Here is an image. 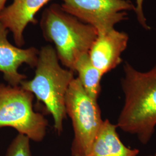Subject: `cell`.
<instances>
[{
  "label": "cell",
  "instance_id": "obj_1",
  "mask_svg": "<svg viewBox=\"0 0 156 156\" xmlns=\"http://www.w3.org/2000/svg\"><path fill=\"white\" fill-rule=\"evenodd\" d=\"M123 69L121 85L124 100L117 128L147 145L156 127V64L150 70L141 72L126 62Z\"/></svg>",
  "mask_w": 156,
  "mask_h": 156
},
{
  "label": "cell",
  "instance_id": "obj_2",
  "mask_svg": "<svg viewBox=\"0 0 156 156\" xmlns=\"http://www.w3.org/2000/svg\"><path fill=\"white\" fill-rule=\"evenodd\" d=\"M74 78V72L61 66L55 48L46 45L39 50L34 77L23 80L20 85L44 105L52 116L54 128L58 134L63 131L67 116L66 97Z\"/></svg>",
  "mask_w": 156,
  "mask_h": 156
},
{
  "label": "cell",
  "instance_id": "obj_3",
  "mask_svg": "<svg viewBox=\"0 0 156 156\" xmlns=\"http://www.w3.org/2000/svg\"><path fill=\"white\" fill-rule=\"evenodd\" d=\"M44 37L52 42L60 62L74 72L78 58L88 53L97 36L96 30L52 4L43 12L40 22Z\"/></svg>",
  "mask_w": 156,
  "mask_h": 156
},
{
  "label": "cell",
  "instance_id": "obj_4",
  "mask_svg": "<svg viewBox=\"0 0 156 156\" xmlns=\"http://www.w3.org/2000/svg\"><path fill=\"white\" fill-rule=\"evenodd\" d=\"M34 98L20 86L0 84V128L12 127L34 142L43 140L48 121L34 110Z\"/></svg>",
  "mask_w": 156,
  "mask_h": 156
},
{
  "label": "cell",
  "instance_id": "obj_5",
  "mask_svg": "<svg viewBox=\"0 0 156 156\" xmlns=\"http://www.w3.org/2000/svg\"><path fill=\"white\" fill-rule=\"evenodd\" d=\"M66 111L72 120L74 131L71 155L85 156L104 120L102 119L97 100L85 91L77 78L73 79L67 91Z\"/></svg>",
  "mask_w": 156,
  "mask_h": 156
},
{
  "label": "cell",
  "instance_id": "obj_6",
  "mask_svg": "<svg viewBox=\"0 0 156 156\" xmlns=\"http://www.w3.org/2000/svg\"><path fill=\"white\" fill-rule=\"evenodd\" d=\"M62 9L104 33L127 19V11L135 9L128 0H62Z\"/></svg>",
  "mask_w": 156,
  "mask_h": 156
},
{
  "label": "cell",
  "instance_id": "obj_7",
  "mask_svg": "<svg viewBox=\"0 0 156 156\" xmlns=\"http://www.w3.org/2000/svg\"><path fill=\"white\" fill-rule=\"evenodd\" d=\"M9 31L0 23V72L4 80L12 86H20L27 76L19 73L23 64L35 68L39 50L34 47L22 49L11 44L8 39Z\"/></svg>",
  "mask_w": 156,
  "mask_h": 156
},
{
  "label": "cell",
  "instance_id": "obj_8",
  "mask_svg": "<svg viewBox=\"0 0 156 156\" xmlns=\"http://www.w3.org/2000/svg\"><path fill=\"white\" fill-rule=\"evenodd\" d=\"M128 42V35L115 28L97 34L88 53L91 62L104 75L122 62L121 56Z\"/></svg>",
  "mask_w": 156,
  "mask_h": 156
},
{
  "label": "cell",
  "instance_id": "obj_9",
  "mask_svg": "<svg viewBox=\"0 0 156 156\" xmlns=\"http://www.w3.org/2000/svg\"><path fill=\"white\" fill-rule=\"evenodd\" d=\"M50 0H13L0 13V23L11 31L18 47L24 44L23 33L29 24H35L37 13Z\"/></svg>",
  "mask_w": 156,
  "mask_h": 156
},
{
  "label": "cell",
  "instance_id": "obj_10",
  "mask_svg": "<svg viewBox=\"0 0 156 156\" xmlns=\"http://www.w3.org/2000/svg\"><path fill=\"white\" fill-rule=\"evenodd\" d=\"M117 125L104 121L89 152L84 156H137L140 151L126 146L117 132Z\"/></svg>",
  "mask_w": 156,
  "mask_h": 156
},
{
  "label": "cell",
  "instance_id": "obj_11",
  "mask_svg": "<svg viewBox=\"0 0 156 156\" xmlns=\"http://www.w3.org/2000/svg\"><path fill=\"white\" fill-rule=\"evenodd\" d=\"M85 91L95 100L98 99L101 91V81L103 74L91 62L89 53L80 56L75 62L74 73Z\"/></svg>",
  "mask_w": 156,
  "mask_h": 156
},
{
  "label": "cell",
  "instance_id": "obj_12",
  "mask_svg": "<svg viewBox=\"0 0 156 156\" xmlns=\"http://www.w3.org/2000/svg\"><path fill=\"white\" fill-rule=\"evenodd\" d=\"M30 141L28 136L18 134L9 146L6 156H31Z\"/></svg>",
  "mask_w": 156,
  "mask_h": 156
},
{
  "label": "cell",
  "instance_id": "obj_13",
  "mask_svg": "<svg viewBox=\"0 0 156 156\" xmlns=\"http://www.w3.org/2000/svg\"><path fill=\"white\" fill-rule=\"evenodd\" d=\"M144 0H136V6L135 11L137 19L140 25L145 29L149 30L150 27L147 25L146 20L143 11V3Z\"/></svg>",
  "mask_w": 156,
  "mask_h": 156
},
{
  "label": "cell",
  "instance_id": "obj_14",
  "mask_svg": "<svg viewBox=\"0 0 156 156\" xmlns=\"http://www.w3.org/2000/svg\"><path fill=\"white\" fill-rule=\"evenodd\" d=\"M7 0H0V13L5 7V3Z\"/></svg>",
  "mask_w": 156,
  "mask_h": 156
},
{
  "label": "cell",
  "instance_id": "obj_15",
  "mask_svg": "<svg viewBox=\"0 0 156 156\" xmlns=\"http://www.w3.org/2000/svg\"><path fill=\"white\" fill-rule=\"evenodd\" d=\"M156 156V153H155L153 154H151V155H149V156Z\"/></svg>",
  "mask_w": 156,
  "mask_h": 156
}]
</instances>
